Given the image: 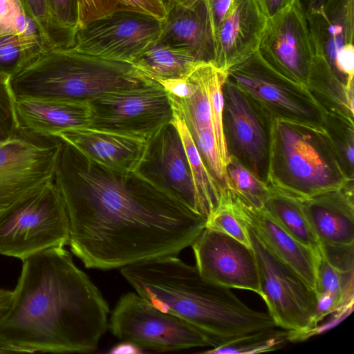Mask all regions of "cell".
Wrapping results in <instances>:
<instances>
[{
  "instance_id": "cell-23",
  "label": "cell",
  "mask_w": 354,
  "mask_h": 354,
  "mask_svg": "<svg viewBox=\"0 0 354 354\" xmlns=\"http://www.w3.org/2000/svg\"><path fill=\"white\" fill-rule=\"evenodd\" d=\"M19 127L43 136L86 128L90 124L89 103L36 97L16 98Z\"/></svg>"
},
{
  "instance_id": "cell-7",
  "label": "cell",
  "mask_w": 354,
  "mask_h": 354,
  "mask_svg": "<svg viewBox=\"0 0 354 354\" xmlns=\"http://www.w3.org/2000/svg\"><path fill=\"white\" fill-rule=\"evenodd\" d=\"M246 227L258 266L259 296L276 326L289 330V340L315 331V290Z\"/></svg>"
},
{
  "instance_id": "cell-32",
  "label": "cell",
  "mask_w": 354,
  "mask_h": 354,
  "mask_svg": "<svg viewBox=\"0 0 354 354\" xmlns=\"http://www.w3.org/2000/svg\"><path fill=\"white\" fill-rule=\"evenodd\" d=\"M289 340V330L274 328L252 333L202 352L206 354H256L276 351Z\"/></svg>"
},
{
  "instance_id": "cell-20",
  "label": "cell",
  "mask_w": 354,
  "mask_h": 354,
  "mask_svg": "<svg viewBox=\"0 0 354 354\" xmlns=\"http://www.w3.org/2000/svg\"><path fill=\"white\" fill-rule=\"evenodd\" d=\"M231 192L236 212L244 224L314 290L319 255L292 236L263 208L256 209Z\"/></svg>"
},
{
  "instance_id": "cell-2",
  "label": "cell",
  "mask_w": 354,
  "mask_h": 354,
  "mask_svg": "<svg viewBox=\"0 0 354 354\" xmlns=\"http://www.w3.org/2000/svg\"><path fill=\"white\" fill-rule=\"evenodd\" d=\"M0 343L18 353H87L97 348L109 308L70 252L54 248L22 261Z\"/></svg>"
},
{
  "instance_id": "cell-26",
  "label": "cell",
  "mask_w": 354,
  "mask_h": 354,
  "mask_svg": "<svg viewBox=\"0 0 354 354\" xmlns=\"http://www.w3.org/2000/svg\"><path fill=\"white\" fill-rule=\"evenodd\" d=\"M198 62L189 51L157 40L131 64L150 79L160 82L183 77Z\"/></svg>"
},
{
  "instance_id": "cell-44",
  "label": "cell",
  "mask_w": 354,
  "mask_h": 354,
  "mask_svg": "<svg viewBox=\"0 0 354 354\" xmlns=\"http://www.w3.org/2000/svg\"><path fill=\"white\" fill-rule=\"evenodd\" d=\"M12 297V291L0 288V317L9 308Z\"/></svg>"
},
{
  "instance_id": "cell-43",
  "label": "cell",
  "mask_w": 354,
  "mask_h": 354,
  "mask_svg": "<svg viewBox=\"0 0 354 354\" xmlns=\"http://www.w3.org/2000/svg\"><path fill=\"white\" fill-rule=\"evenodd\" d=\"M122 344H119L117 346H114L111 350L109 352L110 353H130V354H137L140 353L142 351L141 348L138 347L137 346L128 342L122 341Z\"/></svg>"
},
{
  "instance_id": "cell-35",
  "label": "cell",
  "mask_w": 354,
  "mask_h": 354,
  "mask_svg": "<svg viewBox=\"0 0 354 354\" xmlns=\"http://www.w3.org/2000/svg\"><path fill=\"white\" fill-rule=\"evenodd\" d=\"M227 78V71H222L210 63L206 75V86L208 92L212 119V126L217 147L223 165H226L230 158L227 154L223 131V84Z\"/></svg>"
},
{
  "instance_id": "cell-9",
  "label": "cell",
  "mask_w": 354,
  "mask_h": 354,
  "mask_svg": "<svg viewBox=\"0 0 354 354\" xmlns=\"http://www.w3.org/2000/svg\"><path fill=\"white\" fill-rule=\"evenodd\" d=\"M108 325L116 337L140 348L169 352L209 346L197 329L157 308L137 292L120 298Z\"/></svg>"
},
{
  "instance_id": "cell-24",
  "label": "cell",
  "mask_w": 354,
  "mask_h": 354,
  "mask_svg": "<svg viewBox=\"0 0 354 354\" xmlns=\"http://www.w3.org/2000/svg\"><path fill=\"white\" fill-rule=\"evenodd\" d=\"M305 86L325 113L353 120L354 88L337 79L322 55L315 53Z\"/></svg>"
},
{
  "instance_id": "cell-6",
  "label": "cell",
  "mask_w": 354,
  "mask_h": 354,
  "mask_svg": "<svg viewBox=\"0 0 354 354\" xmlns=\"http://www.w3.org/2000/svg\"><path fill=\"white\" fill-rule=\"evenodd\" d=\"M69 220L53 181L0 212V254L23 261L68 244Z\"/></svg>"
},
{
  "instance_id": "cell-30",
  "label": "cell",
  "mask_w": 354,
  "mask_h": 354,
  "mask_svg": "<svg viewBox=\"0 0 354 354\" xmlns=\"http://www.w3.org/2000/svg\"><path fill=\"white\" fill-rule=\"evenodd\" d=\"M225 165L227 188L246 204L263 209L270 186L258 178L234 157Z\"/></svg>"
},
{
  "instance_id": "cell-46",
  "label": "cell",
  "mask_w": 354,
  "mask_h": 354,
  "mask_svg": "<svg viewBox=\"0 0 354 354\" xmlns=\"http://www.w3.org/2000/svg\"><path fill=\"white\" fill-rule=\"evenodd\" d=\"M165 7L167 5L172 3H190L197 0H160Z\"/></svg>"
},
{
  "instance_id": "cell-10",
  "label": "cell",
  "mask_w": 354,
  "mask_h": 354,
  "mask_svg": "<svg viewBox=\"0 0 354 354\" xmlns=\"http://www.w3.org/2000/svg\"><path fill=\"white\" fill-rule=\"evenodd\" d=\"M227 80L245 93L274 120L323 126L325 113L306 86L274 70L257 51L229 68Z\"/></svg>"
},
{
  "instance_id": "cell-1",
  "label": "cell",
  "mask_w": 354,
  "mask_h": 354,
  "mask_svg": "<svg viewBox=\"0 0 354 354\" xmlns=\"http://www.w3.org/2000/svg\"><path fill=\"white\" fill-rule=\"evenodd\" d=\"M53 182L68 216L71 250L87 268L177 255L205 227L206 218L138 171L100 165L64 140Z\"/></svg>"
},
{
  "instance_id": "cell-17",
  "label": "cell",
  "mask_w": 354,
  "mask_h": 354,
  "mask_svg": "<svg viewBox=\"0 0 354 354\" xmlns=\"http://www.w3.org/2000/svg\"><path fill=\"white\" fill-rule=\"evenodd\" d=\"M306 15L315 53L325 59L347 88H353L354 0H325Z\"/></svg>"
},
{
  "instance_id": "cell-34",
  "label": "cell",
  "mask_w": 354,
  "mask_h": 354,
  "mask_svg": "<svg viewBox=\"0 0 354 354\" xmlns=\"http://www.w3.org/2000/svg\"><path fill=\"white\" fill-rule=\"evenodd\" d=\"M205 227L225 234L251 246L248 228L236 212L232 192L228 188L221 192L218 205L207 218Z\"/></svg>"
},
{
  "instance_id": "cell-31",
  "label": "cell",
  "mask_w": 354,
  "mask_h": 354,
  "mask_svg": "<svg viewBox=\"0 0 354 354\" xmlns=\"http://www.w3.org/2000/svg\"><path fill=\"white\" fill-rule=\"evenodd\" d=\"M354 270H343L319 254L315 272L316 295H330L343 304H353Z\"/></svg>"
},
{
  "instance_id": "cell-21",
  "label": "cell",
  "mask_w": 354,
  "mask_h": 354,
  "mask_svg": "<svg viewBox=\"0 0 354 354\" xmlns=\"http://www.w3.org/2000/svg\"><path fill=\"white\" fill-rule=\"evenodd\" d=\"M300 199L321 244H354V180L338 189Z\"/></svg>"
},
{
  "instance_id": "cell-12",
  "label": "cell",
  "mask_w": 354,
  "mask_h": 354,
  "mask_svg": "<svg viewBox=\"0 0 354 354\" xmlns=\"http://www.w3.org/2000/svg\"><path fill=\"white\" fill-rule=\"evenodd\" d=\"M222 90L223 131L228 156L268 184L274 120L227 78Z\"/></svg>"
},
{
  "instance_id": "cell-37",
  "label": "cell",
  "mask_w": 354,
  "mask_h": 354,
  "mask_svg": "<svg viewBox=\"0 0 354 354\" xmlns=\"http://www.w3.org/2000/svg\"><path fill=\"white\" fill-rule=\"evenodd\" d=\"M187 130L203 164L221 193L227 188L225 167L222 162L213 129L190 128Z\"/></svg>"
},
{
  "instance_id": "cell-42",
  "label": "cell",
  "mask_w": 354,
  "mask_h": 354,
  "mask_svg": "<svg viewBox=\"0 0 354 354\" xmlns=\"http://www.w3.org/2000/svg\"><path fill=\"white\" fill-rule=\"evenodd\" d=\"M263 14L269 19L288 6L292 0H254Z\"/></svg>"
},
{
  "instance_id": "cell-39",
  "label": "cell",
  "mask_w": 354,
  "mask_h": 354,
  "mask_svg": "<svg viewBox=\"0 0 354 354\" xmlns=\"http://www.w3.org/2000/svg\"><path fill=\"white\" fill-rule=\"evenodd\" d=\"M10 78L0 75V141L11 136L19 127L16 97L11 86Z\"/></svg>"
},
{
  "instance_id": "cell-4",
  "label": "cell",
  "mask_w": 354,
  "mask_h": 354,
  "mask_svg": "<svg viewBox=\"0 0 354 354\" xmlns=\"http://www.w3.org/2000/svg\"><path fill=\"white\" fill-rule=\"evenodd\" d=\"M150 79L131 63L104 59L72 47L46 46L10 78L16 98L89 103L101 95L138 86Z\"/></svg>"
},
{
  "instance_id": "cell-41",
  "label": "cell",
  "mask_w": 354,
  "mask_h": 354,
  "mask_svg": "<svg viewBox=\"0 0 354 354\" xmlns=\"http://www.w3.org/2000/svg\"><path fill=\"white\" fill-rule=\"evenodd\" d=\"M214 33L230 11L234 0H207Z\"/></svg>"
},
{
  "instance_id": "cell-29",
  "label": "cell",
  "mask_w": 354,
  "mask_h": 354,
  "mask_svg": "<svg viewBox=\"0 0 354 354\" xmlns=\"http://www.w3.org/2000/svg\"><path fill=\"white\" fill-rule=\"evenodd\" d=\"M16 35L30 48H39L43 40L35 21L26 12L21 0H0V37Z\"/></svg>"
},
{
  "instance_id": "cell-47",
  "label": "cell",
  "mask_w": 354,
  "mask_h": 354,
  "mask_svg": "<svg viewBox=\"0 0 354 354\" xmlns=\"http://www.w3.org/2000/svg\"><path fill=\"white\" fill-rule=\"evenodd\" d=\"M18 353L15 349L0 343V353Z\"/></svg>"
},
{
  "instance_id": "cell-19",
  "label": "cell",
  "mask_w": 354,
  "mask_h": 354,
  "mask_svg": "<svg viewBox=\"0 0 354 354\" xmlns=\"http://www.w3.org/2000/svg\"><path fill=\"white\" fill-rule=\"evenodd\" d=\"M159 41L189 51L200 62L212 63L215 55L214 33L207 1L166 6Z\"/></svg>"
},
{
  "instance_id": "cell-25",
  "label": "cell",
  "mask_w": 354,
  "mask_h": 354,
  "mask_svg": "<svg viewBox=\"0 0 354 354\" xmlns=\"http://www.w3.org/2000/svg\"><path fill=\"white\" fill-rule=\"evenodd\" d=\"M263 209L292 236L319 255L322 244L309 223L299 198L270 186Z\"/></svg>"
},
{
  "instance_id": "cell-3",
  "label": "cell",
  "mask_w": 354,
  "mask_h": 354,
  "mask_svg": "<svg viewBox=\"0 0 354 354\" xmlns=\"http://www.w3.org/2000/svg\"><path fill=\"white\" fill-rule=\"evenodd\" d=\"M120 273L140 296L197 329L212 348L277 326L268 313L252 310L176 255L127 266Z\"/></svg>"
},
{
  "instance_id": "cell-15",
  "label": "cell",
  "mask_w": 354,
  "mask_h": 354,
  "mask_svg": "<svg viewBox=\"0 0 354 354\" xmlns=\"http://www.w3.org/2000/svg\"><path fill=\"white\" fill-rule=\"evenodd\" d=\"M196 266L207 279L260 295L257 263L251 246L205 227L192 244Z\"/></svg>"
},
{
  "instance_id": "cell-38",
  "label": "cell",
  "mask_w": 354,
  "mask_h": 354,
  "mask_svg": "<svg viewBox=\"0 0 354 354\" xmlns=\"http://www.w3.org/2000/svg\"><path fill=\"white\" fill-rule=\"evenodd\" d=\"M34 58L22 46L17 35L0 37V75L11 77Z\"/></svg>"
},
{
  "instance_id": "cell-18",
  "label": "cell",
  "mask_w": 354,
  "mask_h": 354,
  "mask_svg": "<svg viewBox=\"0 0 354 354\" xmlns=\"http://www.w3.org/2000/svg\"><path fill=\"white\" fill-rule=\"evenodd\" d=\"M268 19L254 0H234L214 35L213 64L227 71L258 49Z\"/></svg>"
},
{
  "instance_id": "cell-45",
  "label": "cell",
  "mask_w": 354,
  "mask_h": 354,
  "mask_svg": "<svg viewBox=\"0 0 354 354\" xmlns=\"http://www.w3.org/2000/svg\"><path fill=\"white\" fill-rule=\"evenodd\" d=\"M325 0H300L306 13L313 12L319 10Z\"/></svg>"
},
{
  "instance_id": "cell-27",
  "label": "cell",
  "mask_w": 354,
  "mask_h": 354,
  "mask_svg": "<svg viewBox=\"0 0 354 354\" xmlns=\"http://www.w3.org/2000/svg\"><path fill=\"white\" fill-rule=\"evenodd\" d=\"M180 134L189 160L198 204L199 214L207 218L218 205L221 191L203 164L192 138L183 122L172 121Z\"/></svg>"
},
{
  "instance_id": "cell-13",
  "label": "cell",
  "mask_w": 354,
  "mask_h": 354,
  "mask_svg": "<svg viewBox=\"0 0 354 354\" xmlns=\"http://www.w3.org/2000/svg\"><path fill=\"white\" fill-rule=\"evenodd\" d=\"M161 30V21L152 16L120 11L79 28L71 47L88 55L131 64L159 39Z\"/></svg>"
},
{
  "instance_id": "cell-33",
  "label": "cell",
  "mask_w": 354,
  "mask_h": 354,
  "mask_svg": "<svg viewBox=\"0 0 354 354\" xmlns=\"http://www.w3.org/2000/svg\"><path fill=\"white\" fill-rule=\"evenodd\" d=\"M323 127L344 174L348 179L354 180V121L342 115L325 113Z\"/></svg>"
},
{
  "instance_id": "cell-14",
  "label": "cell",
  "mask_w": 354,
  "mask_h": 354,
  "mask_svg": "<svg viewBox=\"0 0 354 354\" xmlns=\"http://www.w3.org/2000/svg\"><path fill=\"white\" fill-rule=\"evenodd\" d=\"M257 52L274 70L306 85L315 48L306 12L300 0H292L268 19Z\"/></svg>"
},
{
  "instance_id": "cell-8",
  "label": "cell",
  "mask_w": 354,
  "mask_h": 354,
  "mask_svg": "<svg viewBox=\"0 0 354 354\" xmlns=\"http://www.w3.org/2000/svg\"><path fill=\"white\" fill-rule=\"evenodd\" d=\"M87 128L131 136L149 140L174 113L164 87L157 81L105 93L89 102Z\"/></svg>"
},
{
  "instance_id": "cell-28",
  "label": "cell",
  "mask_w": 354,
  "mask_h": 354,
  "mask_svg": "<svg viewBox=\"0 0 354 354\" xmlns=\"http://www.w3.org/2000/svg\"><path fill=\"white\" fill-rule=\"evenodd\" d=\"M77 30L94 20L120 11H133L163 21L166 11L160 0H77Z\"/></svg>"
},
{
  "instance_id": "cell-16",
  "label": "cell",
  "mask_w": 354,
  "mask_h": 354,
  "mask_svg": "<svg viewBox=\"0 0 354 354\" xmlns=\"http://www.w3.org/2000/svg\"><path fill=\"white\" fill-rule=\"evenodd\" d=\"M136 171L200 214L187 155L173 122L164 126L148 141Z\"/></svg>"
},
{
  "instance_id": "cell-5",
  "label": "cell",
  "mask_w": 354,
  "mask_h": 354,
  "mask_svg": "<svg viewBox=\"0 0 354 354\" xmlns=\"http://www.w3.org/2000/svg\"><path fill=\"white\" fill-rule=\"evenodd\" d=\"M344 174L323 126L273 122L268 185L299 198L339 189Z\"/></svg>"
},
{
  "instance_id": "cell-40",
  "label": "cell",
  "mask_w": 354,
  "mask_h": 354,
  "mask_svg": "<svg viewBox=\"0 0 354 354\" xmlns=\"http://www.w3.org/2000/svg\"><path fill=\"white\" fill-rule=\"evenodd\" d=\"M26 12L36 23L44 47L54 46L47 0H21Z\"/></svg>"
},
{
  "instance_id": "cell-22",
  "label": "cell",
  "mask_w": 354,
  "mask_h": 354,
  "mask_svg": "<svg viewBox=\"0 0 354 354\" xmlns=\"http://www.w3.org/2000/svg\"><path fill=\"white\" fill-rule=\"evenodd\" d=\"M88 159L106 167L137 171L148 145L145 139L91 128H77L57 135Z\"/></svg>"
},
{
  "instance_id": "cell-36",
  "label": "cell",
  "mask_w": 354,
  "mask_h": 354,
  "mask_svg": "<svg viewBox=\"0 0 354 354\" xmlns=\"http://www.w3.org/2000/svg\"><path fill=\"white\" fill-rule=\"evenodd\" d=\"M77 0H47L54 46L71 47L77 31Z\"/></svg>"
},
{
  "instance_id": "cell-11",
  "label": "cell",
  "mask_w": 354,
  "mask_h": 354,
  "mask_svg": "<svg viewBox=\"0 0 354 354\" xmlns=\"http://www.w3.org/2000/svg\"><path fill=\"white\" fill-rule=\"evenodd\" d=\"M62 142L21 127L0 141V212L53 181Z\"/></svg>"
}]
</instances>
